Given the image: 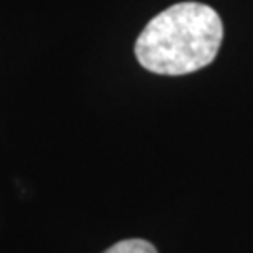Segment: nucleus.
Here are the masks:
<instances>
[{
    "label": "nucleus",
    "mask_w": 253,
    "mask_h": 253,
    "mask_svg": "<svg viewBox=\"0 0 253 253\" xmlns=\"http://www.w3.org/2000/svg\"><path fill=\"white\" fill-rule=\"evenodd\" d=\"M221 42L223 23L216 9L180 2L146 25L135 42V56L152 73L186 75L214 62Z\"/></svg>",
    "instance_id": "obj_1"
},
{
    "label": "nucleus",
    "mask_w": 253,
    "mask_h": 253,
    "mask_svg": "<svg viewBox=\"0 0 253 253\" xmlns=\"http://www.w3.org/2000/svg\"><path fill=\"white\" fill-rule=\"evenodd\" d=\"M103 253H158L148 240L143 238H127V240H120L115 246H111L107 252Z\"/></svg>",
    "instance_id": "obj_2"
}]
</instances>
